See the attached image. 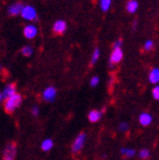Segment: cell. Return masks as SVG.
I'll return each mask as SVG.
<instances>
[{
    "instance_id": "6da1fadb",
    "label": "cell",
    "mask_w": 159,
    "mask_h": 160,
    "mask_svg": "<svg viewBox=\"0 0 159 160\" xmlns=\"http://www.w3.org/2000/svg\"><path fill=\"white\" fill-rule=\"evenodd\" d=\"M23 102V96L20 93H16V95L11 96L10 98H8L3 102V109L7 113H13L16 111V109L19 108V106Z\"/></svg>"
},
{
    "instance_id": "7a4b0ae2",
    "label": "cell",
    "mask_w": 159,
    "mask_h": 160,
    "mask_svg": "<svg viewBox=\"0 0 159 160\" xmlns=\"http://www.w3.org/2000/svg\"><path fill=\"white\" fill-rule=\"evenodd\" d=\"M16 88L17 87H16L15 82H10V83H8V85H6V87L3 88V90L1 91V93H0V100H1V102H5L8 98H10L11 96L17 93Z\"/></svg>"
},
{
    "instance_id": "3957f363",
    "label": "cell",
    "mask_w": 159,
    "mask_h": 160,
    "mask_svg": "<svg viewBox=\"0 0 159 160\" xmlns=\"http://www.w3.org/2000/svg\"><path fill=\"white\" fill-rule=\"evenodd\" d=\"M86 138H87V136H86V133H85V132L79 133V135L76 137L75 141L72 142V146H71V151H72V152L77 153V152H79L82 148H84L85 142H86Z\"/></svg>"
},
{
    "instance_id": "277c9868",
    "label": "cell",
    "mask_w": 159,
    "mask_h": 160,
    "mask_svg": "<svg viewBox=\"0 0 159 160\" xmlns=\"http://www.w3.org/2000/svg\"><path fill=\"white\" fill-rule=\"evenodd\" d=\"M56 97H57V90L52 86H49L42 91V99L45 100L46 102H54Z\"/></svg>"
},
{
    "instance_id": "5b68a950",
    "label": "cell",
    "mask_w": 159,
    "mask_h": 160,
    "mask_svg": "<svg viewBox=\"0 0 159 160\" xmlns=\"http://www.w3.org/2000/svg\"><path fill=\"white\" fill-rule=\"evenodd\" d=\"M16 153H17V145L16 142H9L5 146V149H3V159H11L16 157Z\"/></svg>"
},
{
    "instance_id": "8992f818",
    "label": "cell",
    "mask_w": 159,
    "mask_h": 160,
    "mask_svg": "<svg viewBox=\"0 0 159 160\" xmlns=\"http://www.w3.org/2000/svg\"><path fill=\"white\" fill-rule=\"evenodd\" d=\"M21 17L28 21H33V20H37V11L31 6H25L21 12Z\"/></svg>"
},
{
    "instance_id": "52a82bcc",
    "label": "cell",
    "mask_w": 159,
    "mask_h": 160,
    "mask_svg": "<svg viewBox=\"0 0 159 160\" xmlns=\"http://www.w3.org/2000/svg\"><path fill=\"white\" fill-rule=\"evenodd\" d=\"M122 57H124V52H122L121 48H114L111 55H110V58H109L110 67H112V65H116V63L120 62Z\"/></svg>"
},
{
    "instance_id": "ba28073f",
    "label": "cell",
    "mask_w": 159,
    "mask_h": 160,
    "mask_svg": "<svg viewBox=\"0 0 159 160\" xmlns=\"http://www.w3.org/2000/svg\"><path fill=\"white\" fill-rule=\"evenodd\" d=\"M67 30V22L65 20H57L52 26V31L56 35H62Z\"/></svg>"
},
{
    "instance_id": "9c48e42d",
    "label": "cell",
    "mask_w": 159,
    "mask_h": 160,
    "mask_svg": "<svg viewBox=\"0 0 159 160\" xmlns=\"http://www.w3.org/2000/svg\"><path fill=\"white\" fill-rule=\"evenodd\" d=\"M38 35V28L35 25H27L23 28V36L27 39H33Z\"/></svg>"
},
{
    "instance_id": "30bf717a",
    "label": "cell",
    "mask_w": 159,
    "mask_h": 160,
    "mask_svg": "<svg viewBox=\"0 0 159 160\" xmlns=\"http://www.w3.org/2000/svg\"><path fill=\"white\" fill-rule=\"evenodd\" d=\"M25 6L21 2H16L13 5H11L8 8V15L9 16H17V15H21Z\"/></svg>"
},
{
    "instance_id": "8fae6325",
    "label": "cell",
    "mask_w": 159,
    "mask_h": 160,
    "mask_svg": "<svg viewBox=\"0 0 159 160\" xmlns=\"http://www.w3.org/2000/svg\"><path fill=\"white\" fill-rule=\"evenodd\" d=\"M138 120H139L140 125L144 126V127H147V126H149L152 122V116L149 112H142L139 115Z\"/></svg>"
},
{
    "instance_id": "7c38bea8",
    "label": "cell",
    "mask_w": 159,
    "mask_h": 160,
    "mask_svg": "<svg viewBox=\"0 0 159 160\" xmlns=\"http://www.w3.org/2000/svg\"><path fill=\"white\" fill-rule=\"evenodd\" d=\"M101 117H102V111H100V110H98V109L91 110V111L88 113V120L92 123L98 122V121L101 119Z\"/></svg>"
},
{
    "instance_id": "4fadbf2b",
    "label": "cell",
    "mask_w": 159,
    "mask_h": 160,
    "mask_svg": "<svg viewBox=\"0 0 159 160\" xmlns=\"http://www.w3.org/2000/svg\"><path fill=\"white\" fill-rule=\"evenodd\" d=\"M148 80H149L150 83H156L159 82V69L158 68H154V69L150 70L149 75H148Z\"/></svg>"
},
{
    "instance_id": "5bb4252c",
    "label": "cell",
    "mask_w": 159,
    "mask_h": 160,
    "mask_svg": "<svg viewBox=\"0 0 159 160\" xmlns=\"http://www.w3.org/2000/svg\"><path fill=\"white\" fill-rule=\"evenodd\" d=\"M138 7H139V3L137 0H128V2L126 5L127 11L129 13H135L138 10Z\"/></svg>"
},
{
    "instance_id": "9a60e30c",
    "label": "cell",
    "mask_w": 159,
    "mask_h": 160,
    "mask_svg": "<svg viewBox=\"0 0 159 160\" xmlns=\"http://www.w3.org/2000/svg\"><path fill=\"white\" fill-rule=\"evenodd\" d=\"M54 147V140L50 139V138H47L41 142V150L42 151H49V150L52 149Z\"/></svg>"
},
{
    "instance_id": "2e32d148",
    "label": "cell",
    "mask_w": 159,
    "mask_h": 160,
    "mask_svg": "<svg viewBox=\"0 0 159 160\" xmlns=\"http://www.w3.org/2000/svg\"><path fill=\"white\" fill-rule=\"evenodd\" d=\"M120 153L124 155L125 157H127V158H131L136 155V150L131 149V148H121V149H120Z\"/></svg>"
},
{
    "instance_id": "e0dca14e",
    "label": "cell",
    "mask_w": 159,
    "mask_h": 160,
    "mask_svg": "<svg viewBox=\"0 0 159 160\" xmlns=\"http://www.w3.org/2000/svg\"><path fill=\"white\" fill-rule=\"evenodd\" d=\"M99 57H100V50H99V48H96V49L94 50V53H92V56H91L90 65H95V63H96L98 61Z\"/></svg>"
},
{
    "instance_id": "ac0fdd59",
    "label": "cell",
    "mask_w": 159,
    "mask_h": 160,
    "mask_svg": "<svg viewBox=\"0 0 159 160\" xmlns=\"http://www.w3.org/2000/svg\"><path fill=\"white\" fill-rule=\"evenodd\" d=\"M21 53H23L25 57H30V56L33 53V47H30V46H25V47H23V49H21Z\"/></svg>"
},
{
    "instance_id": "d6986e66",
    "label": "cell",
    "mask_w": 159,
    "mask_h": 160,
    "mask_svg": "<svg viewBox=\"0 0 159 160\" xmlns=\"http://www.w3.org/2000/svg\"><path fill=\"white\" fill-rule=\"evenodd\" d=\"M111 5V0H100V8L102 11H108Z\"/></svg>"
},
{
    "instance_id": "ffe728a7",
    "label": "cell",
    "mask_w": 159,
    "mask_h": 160,
    "mask_svg": "<svg viewBox=\"0 0 159 160\" xmlns=\"http://www.w3.org/2000/svg\"><path fill=\"white\" fill-rule=\"evenodd\" d=\"M154 46H155V43L152 40H147L144 45V50L147 51V52H148V51H151V50L154 49Z\"/></svg>"
},
{
    "instance_id": "44dd1931",
    "label": "cell",
    "mask_w": 159,
    "mask_h": 160,
    "mask_svg": "<svg viewBox=\"0 0 159 160\" xmlns=\"http://www.w3.org/2000/svg\"><path fill=\"white\" fill-rule=\"evenodd\" d=\"M150 156V151L148 149H141L138 153V157L140 159H147V158H149Z\"/></svg>"
},
{
    "instance_id": "7402d4cb",
    "label": "cell",
    "mask_w": 159,
    "mask_h": 160,
    "mask_svg": "<svg viewBox=\"0 0 159 160\" xmlns=\"http://www.w3.org/2000/svg\"><path fill=\"white\" fill-rule=\"evenodd\" d=\"M151 96L155 100H159V86H155L151 90Z\"/></svg>"
},
{
    "instance_id": "603a6c76",
    "label": "cell",
    "mask_w": 159,
    "mask_h": 160,
    "mask_svg": "<svg viewBox=\"0 0 159 160\" xmlns=\"http://www.w3.org/2000/svg\"><path fill=\"white\" fill-rule=\"evenodd\" d=\"M99 81H100V79H99V77H92L91 79H90V81H89V85L91 86L92 88H96L98 85H99Z\"/></svg>"
},
{
    "instance_id": "cb8c5ba5",
    "label": "cell",
    "mask_w": 159,
    "mask_h": 160,
    "mask_svg": "<svg viewBox=\"0 0 159 160\" xmlns=\"http://www.w3.org/2000/svg\"><path fill=\"white\" fill-rule=\"evenodd\" d=\"M118 129H119V131H121V132H127V131L129 130V125L127 122H121V123H119Z\"/></svg>"
},
{
    "instance_id": "d4e9b609",
    "label": "cell",
    "mask_w": 159,
    "mask_h": 160,
    "mask_svg": "<svg viewBox=\"0 0 159 160\" xmlns=\"http://www.w3.org/2000/svg\"><path fill=\"white\" fill-rule=\"evenodd\" d=\"M39 107H37V106H33V108H31V113H33V116H38L39 115Z\"/></svg>"
},
{
    "instance_id": "484cf974",
    "label": "cell",
    "mask_w": 159,
    "mask_h": 160,
    "mask_svg": "<svg viewBox=\"0 0 159 160\" xmlns=\"http://www.w3.org/2000/svg\"><path fill=\"white\" fill-rule=\"evenodd\" d=\"M121 45H122V40L119 39L114 43V48H121Z\"/></svg>"
},
{
    "instance_id": "4316f807",
    "label": "cell",
    "mask_w": 159,
    "mask_h": 160,
    "mask_svg": "<svg viewBox=\"0 0 159 160\" xmlns=\"http://www.w3.org/2000/svg\"><path fill=\"white\" fill-rule=\"evenodd\" d=\"M136 25H137V21H136V20H135L134 23H132V27H134V29H136Z\"/></svg>"
},
{
    "instance_id": "83f0119b",
    "label": "cell",
    "mask_w": 159,
    "mask_h": 160,
    "mask_svg": "<svg viewBox=\"0 0 159 160\" xmlns=\"http://www.w3.org/2000/svg\"><path fill=\"white\" fill-rule=\"evenodd\" d=\"M3 160H11V159H3Z\"/></svg>"
}]
</instances>
